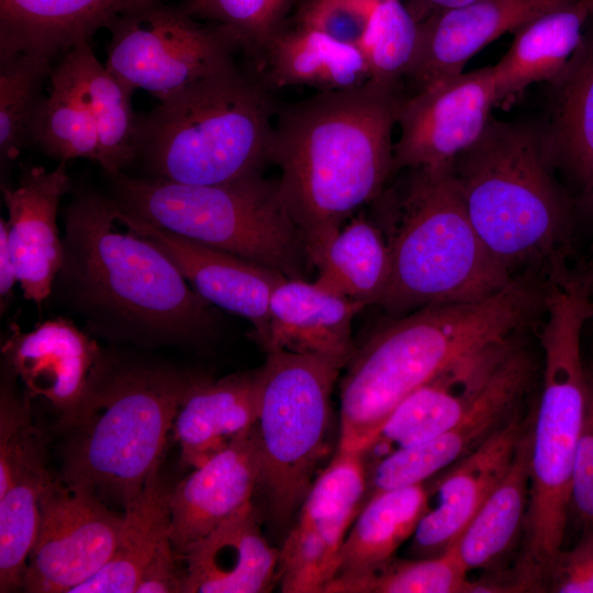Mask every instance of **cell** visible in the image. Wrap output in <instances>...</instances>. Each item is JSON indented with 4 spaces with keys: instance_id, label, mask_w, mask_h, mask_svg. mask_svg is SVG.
Listing matches in <instances>:
<instances>
[{
    "instance_id": "42",
    "label": "cell",
    "mask_w": 593,
    "mask_h": 593,
    "mask_svg": "<svg viewBox=\"0 0 593 593\" xmlns=\"http://www.w3.org/2000/svg\"><path fill=\"white\" fill-rule=\"evenodd\" d=\"M570 507L585 528H593V378L588 373V394L578 445Z\"/></svg>"
},
{
    "instance_id": "13",
    "label": "cell",
    "mask_w": 593,
    "mask_h": 593,
    "mask_svg": "<svg viewBox=\"0 0 593 593\" xmlns=\"http://www.w3.org/2000/svg\"><path fill=\"white\" fill-rule=\"evenodd\" d=\"M536 370V359L521 335L454 426L427 441L394 449L366 467L365 500L383 491L421 484L479 447L519 412Z\"/></svg>"
},
{
    "instance_id": "19",
    "label": "cell",
    "mask_w": 593,
    "mask_h": 593,
    "mask_svg": "<svg viewBox=\"0 0 593 593\" xmlns=\"http://www.w3.org/2000/svg\"><path fill=\"white\" fill-rule=\"evenodd\" d=\"M70 188L65 163L53 170L31 167L16 187L1 186L18 282L24 299L38 310L52 294L63 265L64 245L56 219L59 202Z\"/></svg>"
},
{
    "instance_id": "4",
    "label": "cell",
    "mask_w": 593,
    "mask_h": 593,
    "mask_svg": "<svg viewBox=\"0 0 593 593\" xmlns=\"http://www.w3.org/2000/svg\"><path fill=\"white\" fill-rule=\"evenodd\" d=\"M544 313L542 389L530 425L529 503L521 551L510 571L517 592L546 590L564 538L588 394L581 335L593 316L589 287L569 275L551 281Z\"/></svg>"
},
{
    "instance_id": "35",
    "label": "cell",
    "mask_w": 593,
    "mask_h": 593,
    "mask_svg": "<svg viewBox=\"0 0 593 593\" xmlns=\"http://www.w3.org/2000/svg\"><path fill=\"white\" fill-rule=\"evenodd\" d=\"M75 64L85 98L96 122L100 144L99 165L108 176L123 171L137 158V122L133 94L102 65L90 43L67 51Z\"/></svg>"
},
{
    "instance_id": "41",
    "label": "cell",
    "mask_w": 593,
    "mask_h": 593,
    "mask_svg": "<svg viewBox=\"0 0 593 593\" xmlns=\"http://www.w3.org/2000/svg\"><path fill=\"white\" fill-rule=\"evenodd\" d=\"M379 0H303L294 21L357 46Z\"/></svg>"
},
{
    "instance_id": "50",
    "label": "cell",
    "mask_w": 593,
    "mask_h": 593,
    "mask_svg": "<svg viewBox=\"0 0 593 593\" xmlns=\"http://www.w3.org/2000/svg\"><path fill=\"white\" fill-rule=\"evenodd\" d=\"M379 1H384V0H379Z\"/></svg>"
},
{
    "instance_id": "22",
    "label": "cell",
    "mask_w": 593,
    "mask_h": 593,
    "mask_svg": "<svg viewBox=\"0 0 593 593\" xmlns=\"http://www.w3.org/2000/svg\"><path fill=\"white\" fill-rule=\"evenodd\" d=\"M523 332L462 357L407 395L385 419L368 451L383 445H395V449L414 446L454 426L479 398Z\"/></svg>"
},
{
    "instance_id": "15",
    "label": "cell",
    "mask_w": 593,
    "mask_h": 593,
    "mask_svg": "<svg viewBox=\"0 0 593 593\" xmlns=\"http://www.w3.org/2000/svg\"><path fill=\"white\" fill-rule=\"evenodd\" d=\"M495 103L492 66L462 71L401 98L393 172L452 161L479 139Z\"/></svg>"
},
{
    "instance_id": "32",
    "label": "cell",
    "mask_w": 593,
    "mask_h": 593,
    "mask_svg": "<svg viewBox=\"0 0 593 593\" xmlns=\"http://www.w3.org/2000/svg\"><path fill=\"white\" fill-rule=\"evenodd\" d=\"M315 282L367 305H380L390 279V250L382 228L363 215L345 223L311 259Z\"/></svg>"
},
{
    "instance_id": "47",
    "label": "cell",
    "mask_w": 593,
    "mask_h": 593,
    "mask_svg": "<svg viewBox=\"0 0 593 593\" xmlns=\"http://www.w3.org/2000/svg\"><path fill=\"white\" fill-rule=\"evenodd\" d=\"M583 280L585 281V283L588 284V287L590 288V291H591L592 288H593V264H592V266L590 268L588 278H585Z\"/></svg>"
},
{
    "instance_id": "16",
    "label": "cell",
    "mask_w": 593,
    "mask_h": 593,
    "mask_svg": "<svg viewBox=\"0 0 593 593\" xmlns=\"http://www.w3.org/2000/svg\"><path fill=\"white\" fill-rule=\"evenodd\" d=\"M1 351L27 396L45 400L64 428L86 407L112 362L94 339L64 317L27 332L11 324Z\"/></svg>"
},
{
    "instance_id": "23",
    "label": "cell",
    "mask_w": 593,
    "mask_h": 593,
    "mask_svg": "<svg viewBox=\"0 0 593 593\" xmlns=\"http://www.w3.org/2000/svg\"><path fill=\"white\" fill-rule=\"evenodd\" d=\"M363 307L315 281L286 278L271 294L268 335L261 349L315 356L342 369L357 350L351 324Z\"/></svg>"
},
{
    "instance_id": "26",
    "label": "cell",
    "mask_w": 593,
    "mask_h": 593,
    "mask_svg": "<svg viewBox=\"0 0 593 593\" xmlns=\"http://www.w3.org/2000/svg\"><path fill=\"white\" fill-rule=\"evenodd\" d=\"M258 399V369L217 380L198 378L172 425L182 462L197 468L249 433L257 421Z\"/></svg>"
},
{
    "instance_id": "6",
    "label": "cell",
    "mask_w": 593,
    "mask_h": 593,
    "mask_svg": "<svg viewBox=\"0 0 593 593\" xmlns=\"http://www.w3.org/2000/svg\"><path fill=\"white\" fill-rule=\"evenodd\" d=\"M390 197L383 228L390 279L380 306L392 314L443 303L472 302L504 289L515 276L475 232L452 161L411 168Z\"/></svg>"
},
{
    "instance_id": "46",
    "label": "cell",
    "mask_w": 593,
    "mask_h": 593,
    "mask_svg": "<svg viewBox=\"0 0 593 593\" xmlns=\"http://www.w3.org/2000/svg\"><path fill=\"white\" fill-rule=\"evenodd\" d=\"M584 201L590 211L593 213V175L584 182Z\"/></svg>"
},
{
    "instance_id": "49",
    "label": "cell",
    "mask_w": 593,
    "mask_h": 593,
    "mask_svg": "<svg viewBox=\"0 0 593 593\" xmlns=\"http://www.w3.org/2000/svg\"><path fill=\"white\" fill-rule=\"evenodd\" d=\"M590 374H591V377L593 378V372H591Z\"/></svg>"
},
{
    "instance_id": "9",
    "label": "cell",
    "mask_w": 593,
    "mask_h": 593,
    "mask_svg": "<svg viewBox=\"0 0 593 593\" xmlns=\"http://www.w3.org/2000/svg\"><path fill=\"white\" fill-rule=\"evenodd\" d=\"M127 213L191 240L305 279L311 259L286 211L277 181L261 176L224 184H184L153 177L109 176Z\"/></svg>"
},
{
    "instance_id": "20",
    "label": "cell",
    "mask_w": 593,
    "mask_h": 593,
    "mask_svg": "<svg viewBox=\"0 0 593 593\" xmlns=\"http://www.w3.org/2000/svg\"><path fill=\"white\" fill-rule=\"evenodd\" d=\"M532 415L518 412L436 482L438 503L421 518L412 541L416 558L438 556L460 537L508 471Z\"/></svg>"
},
{
    "instance_id": "48",
    "label": "cell",
    "mask_w": 593,
    "mask_h": 593,
    "mask_svg": "<svg viewBox=\"0 0 593 593\" xmlns=\"http://www.w3.org/2000/svg\"><path fill=\"white\" fill-rule=\"evenodd\" d=\"M586 1H588L589 5H590L591 10L593 11V0H586Z\"/></svg>"
},
{
    "instance_id": "10",
    "label": "cell",
    "mask_w": 593,
    "mask_h": 593,
    "mask_svg": "<svg viewBox=\"0 0 593 593\" xmlns=\"http://www.w3.org/2000/svg\"><path fill=\"white\" fill-rule=\"evenodd\" d=\"M339 370L322 358L283 350L268 353L258 368L255 496L277 523L298 513L316 479L328 449L331 395Z\"/></svg>"
},
{
    "instance_id": "38",
    "label": "cell",
    "mask_w": 593,
    "mask_h": 593,
    "mask_svg": "<svg viewBox=\"0 0 593 593\" xmlns=\"http://www.w3.org/2000/svg\"><path fill=\"white\" fill-rule=\"evenodd\" d=\"M418 24L399 0L378 2L357 44L366 59L369 80L398 89L415 57Z\"/></svg>"
},
{
    "instance_id": "18",
    "label": "cell",
    "mask_w": 593,
    "mask_h": 593,
    "mask_svg": "<svg viewBox=\"0 0 593 593\" xmlns=\"http://www.w3.org/2000/svg\"><path fill=\"white\" fill-rule=\"evenodd\" d=\"M577 0H475L419 21L418 43L407 74L418 90L463 71L466 64L500 36Z\"/></svg>"
},
{
    "instance_id": "31",
    "label": "cell",
    "mask_w": 593,
    "mask_h": 593,
    "mask_svg": "<svg viewBox=\"0 0 593 593\" xmlns=\"http://www.w3.org/2000/svg\"><path fill=\"white\" fill-rule=\"evenodd\" d=\"M530 425L532 421L505 477L451 546L468 572L499 568L522 545L529 503Z\"/></svg>"
},
{
    "instance_id": "27",
    "label": "cell",
    "mask_w": 593,
    "mask_h": 593,
    "mask_svg": "<svg viewBox=\"0 0 593 593\" xmlns=\"http://www.w3.org/2000/svg\"><path fill=\"white\" fill-rule=\"evenodd\" d=\"M429 492L423 483L383 491L359 510L338 552L335 573L324 592L366 577L392 559L413 536L427 512Z\"/></svg>"
},
{
    "instance_id": "12",
    "label": "cell",
    "mask_w": 593,
    "mask_h": 593,
    "mask_svg": "<svg viewBox=\"0 0 593 593\" xmlns=\"http://www.w3.org/2000/svg\"><path fill=\"white\" fill-rule=\"evenodd\" d=\"M122 521L123 514L94 493L51 479L40 496V525L22 590L72 593L109 561Z\"/></svg>"
},
{
    "instance_id": "28",
    "label": "cell",
    "mask_w": 593,
    "mask_h": 593,
    "mask_svg": "<svg viewBox=\"0 0 593 593\" xmlns=\"http://www.w3.org/2000/svg\"><path fill=\"white\" fill-rule=\"evenodd\" d=\"M257 75L268 87H311L318 92L350 89L369 80L358 46L296 21L288 22L275 37Z\"/></svg>"
},
{
    "instance_id": "2",
    "label": "cell",
    "mask_w": 593,
    "mask_h": 593,
    "mask_svg": "<svg viewBox=\"0 0 593 593\" xmlns=\"http://www.w3.org/2000/svg\"><path fill=\"white\" fill-rule=\"evenodd\" d=\"M401 97L371 80L278 107L270 163L280 200L312 259L393 172ZM312 264V262H311Z\"/></svg>"
},
{
    "instance_id": "45",
    "label": "cell",
    "mask_w": 593,
    "mask_h": 593,
    "mask_svg": "<svg viewBox=\"0 0 593 593\" xmlns=\"http://www.w3.org/2000/svg\"><path fill=\"white\" fill-rule=\"evenodd\" d=\"M418 1L421 2L422 8H424L426 11H429L428 13L429 15L434 12L463 5V4L473 2L475 0H418Z\"/></svg>"
},
{
    "instance_id": "37",
    "label": "cell",
    "mask_w": 593,
    "mask_h": 593,
    "mask_svg": "<svg viewBox=\"0 0 593 593\" xmlns=\"http://www.w3.org/2000/svg\"><path fill=\"white\" fill-rule=\"evenodd\" d=\"M299 0H187L182 5L195 19L206 20L240 51L259 72L266 52L289 22Z\"/></svg>"
},
{
    "instance_id": "30",
    "label": "cell",
    "mask_w": 593,
    "mask_h": 593,
    "mask_svg": "<svg viewBox=\"0 0 593 593\" xmlns=\"http://www.w3.org/2000/svg\"><path fill=\"white\" fill-rule=\"evenodd\" d=\"M159 468L124 508L114 551L105 566L72 593H135L148 563L171 541L170 493Z\"/></svg>"
},
{
    "instance_id": "29",
    "label": "cell",
    "mask_w": 593,
    "mask_h": 593,
    "mask_svg": "<svg viewBox=\"0 0 593 593\" xmlns=\"http://www.w3.org/2000/svg\"><path fill=\"white\" fill-rule=\"evenodd\" d=\"M593 15L586 0L548 11L514 32L501 60L492 66L496 103L532 83L553 80L581 45Z\"/></svg>"
},
{
    "instance_id": "24",
    "label": "cell",
    "mask_w": 593,
    "mask_h": 593,
    "mask_svg": "<svg viewBox=\"0 0 593 593\" xmlns=\"http://www.w3.org/2000/svg\"><path fill=\"white\" fill-rule=\"evenodd\" d=\"M182 593H265L278 582L279 549L264 536L255 503L189 546Z\"/></svg>"
},
{
    "instance_id": "14",
    "label": "cell",
    "mask_w": 593,
    "mask_h": 593,
    "mask_svg": "<svg viewBox=\"0 0 593 593\" xmlns=\"http://www.w3.org/2000/svg\"><path fill=\"white\" fill-rule=\"evenodd\" d=\"M367 489L362 454L337 450L316 477L279 549L277 580L284 593H324Z\"/></svg>"
},
{
    "instance_id": "44",
    "label": "cell",
    "mask_w": 593,
    "mask_h": 593,
    "mask_svg": "<svg viewBox=\"0 0 593 593\" xmlns=\"http://www.w3.org/2000/svg\"><path fill=\"white\" fill-rule=\"evenodd\" d=\"M18 282L16 271L9 245L7 221L0 219V300L1 312L8 305L14 284Z\"/></svg>"
},
{
    "instance_id": "8",
    "label": "cell",
    "mask_w": 593,
    "mask_h": 593,
    "mask_svg": "<svg viewBox=\"0 0 593 593\" xmlns=\"http://www.w3.org/2000/svg\"><path fill=\"white\" fill-rule=\"evenodd\" d=\"M198 377L111 362L66 429L63 480L126 508L161 463L178 409Z\"/></svg>"
},
{
    "instance_id": "33",
    "label": "cell",
    "mask_w": 593,
    "mask_h": 593,
    "mask_svg": "<svg viewBox=\"0 0 593 593\" xmlns=\"http://www.w3.org/2000/svg\"><path fill=\"white\" fill-rule=\"evenodd\" d=\"M552 111L542 132L551 161L562 163L585 182L593 175V35L583 41L551 81Z\"/></svg>"
},
{
    "instance_id": "17",
    "label": "cell",
    "mask_w": 593,
    "mask_h": 593,
    "mask_svg": "<svg viewBox=\"0 0 593 593\" xmlns=\"http://www.w3.org/2000/svg\"><path fill=\"white\" fill-rule=\"evenodd\" d=\"M118 217L133 232L159 247L204 300L246 318L253 325V338L260 348L264 346L268 335L271 294L287 277L266 265L153 225L127 213L120 204Z\"/></svg>"
},
{
    "instance_id": "39",
    "label": "cell",
    "mask_w": 593,
    "mask_h": 593,
    "mask_svg": "<svg viewBox=\"0 0 593 593\" xmlns=\"http://www.w3.org/2000/svg\"><path fill=\"white\" fill-rule=\"evenodd\" d=\"M0 159L15 160L30 142V125L43 98L41 88L53 69L51 61L19 54L0 61Z\"/></svg>"
},
{
    "instance_id": "1",
    "label": "cell",
    "mask_w": 593,
    "mask_h": 593,
    "mask_svg": "<svg viewBox=\"0 0 593 593\" xmlns=\"http://www.w3.org/2000/svg\"><path fill=\"white\" fill-rule=\"evenodd\" d=\"M118 211L114 198L76 191L64 214V258L53 289L104 337L143 345L206 340L219 326L216 307Z\"/></svg>"
},
{
    "instance_id": "21",
    "label": "cell",
    "mask_w": 593,
    "mask_h": 593,
    "mask_svg": "<svg viewBox=\"0 0 593 593\" xmlns=\"http://www.w3.org/2000/svg\"><path fill=\"white\" fill-rule=\"evenodd\" d=\"M258 477L253 428L179 481L169 500L171 541L177 557L253 504Z\"/></svg>"
},
{
    "instance_id": "3",
    "label": "cell",
    "mask_w": 593,
    "mask_h": 593,
    "mask_svg": "<svg viewBox=\"0 0 593 593\" xmlns=\"http://www.w3.org/2000/svg\"><path fill=\"white\" fill-rule=\"evenodd\" d=\"M545 295L546 284L525 273L489 298L427 305L380 326L342 381L338 450L365 454L407 395L462 357L525 331L544 313Z\"/></svg>"
},
{
    "instance_id": "7",
    "label": "cell",
    "mask_w": 593,
    "mask_h": 593,
    "mask_svg": "<svg viewBox=\"0 0 593 593\" xmlns=\"http://www.w3.org/2000/svg\"><path fill=\"white\" fill-rule=\"evenodd\" d=\"M542 132L490 118L479 139L452 160L470 221L513 276L519 267L563 271L568 216L549 172Z\"/></svg>"
},
{
    "instance_id": "5",
    "label": "cell",
    "mask_w": 593,
    "mask_h": 593,
    "mask_svg": "<svg viewBox=\"0 0 593 593\" xmlns=\"http://www.w3.org/2000/svg\"><path fill=\"white\" fill-rule=\"evenodd\" d=\"M278 107L253 70L233 66L159 102L137 122L147 177L224 184L258 177L270 163Z\"/></svg>"
},
{
    "instance_id": "40",
    "label": "cell",
    "mask_w": 593,
    "mask_h": 593,
    "mask_svg": "<svg viewBox=\"0 0 593 593\" xmlns=\"http://www.w3.org/2000/svg\"><path fill=\"white\" fill-rule=\"evenodd\" d=\"M454 549L416 560L395 556L370 574L345 584L346 593H460L470 592L471 582Z\"/></svg>"
},
{
    "instance_id": "11",
    "label": "cell",
    "mask_w": 593,
    "mask_h": 593,
    "mask_svg": "<svg viewBox=\"0 0 593 593\" xmlns=\"http://www.w3.org/2000/svg\"><path fill=\"white\" fill-rule=\"evenodd\" d=\"M181 7L155 2L114 19L105 67L125 88L163 101L188 85L228 69L234 48Z\"/></svg>"
},
{
    "instance_id": "34",
    "label": "cell",
    "mask_w": 593,
    "mask_h": 593,
    "mask_svg": "<svg viewBox=\"0 0 593 593\" xmlns=\"http://www.w3.org/2000/svg\"><path fill=\"white\" fill-rule=\"evenodd\" d=\"M52 90L43 97L30 125V142L60 163L86 158L99 164L100 144L71 56L51 74Z\"/></svg>"
},
{
    "instance_id": "25",
    "label": "cell",
    "mask_w": 593,
    "mask_h": 593,
    "mask_svg": "<svg viewBox=\"0 0 593 593\" xmlns=\"http://www.w3.org/2000/svg\"><path fill=\"white\" fill-rule=\"evenodd\" d=\"M163 0H0V61L30 54L52 61L118 16Z\"/></svg>"
},
{
    "instance_id": "36",
    "label": "cell",
    "mask_w": 593,
    "mask_h": 593,
    "mask_svg": "<svg viewBox=\"0 0 593 593\" xmlns=\"http://www.w3.org/2000/svg\"><path fill=\"white\" fill-rule=\"evenodd\" d=\"M52 479L43 448L14 467L0 494V592L22 589L27 561L40 525V496Z\"/></svg>"
},
{
    "instance_id": "43",
    "label": "cell",
    "mask_w": 593,
    "mask_h": 593,
    "mask_svg": "<svg viewBox=\"0 0 593 593\" xmlns=\"http://www.w3.org/2000/svg\"><path fill=\"white\" fill-rule=\"evenodd\" d=\"M546 590L556 593H593V528H585L581 539L571 549H560L549 569Z\"/></svg>"
}]
</instances>
